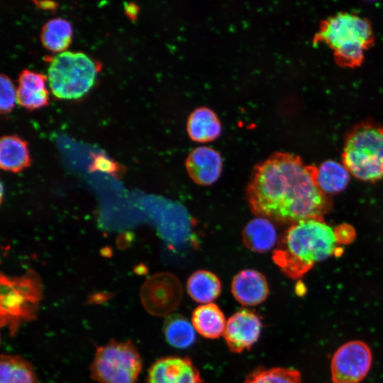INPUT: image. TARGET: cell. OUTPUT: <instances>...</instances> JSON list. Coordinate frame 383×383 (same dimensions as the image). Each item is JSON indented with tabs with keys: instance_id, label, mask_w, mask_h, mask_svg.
<instances>
[{
	"instance_id": "obj_1",
	"label": "cell",
	"mask_w": 383,
	"mask_h": 383,
	"mask_svg": "<svg viewBox=\"0 0 383 383\" xmlns=\"http://www.w3.org/2000/svg\"><path fill=\"white\" fill-rule=\"evenodd\" d=\"M317 167L298 155L277 152L257 164L250 174L245 196L257 216L291 225L309 219L323 220L331 203L319 188Z\"/></svg>"
},
{
	"instance_id": "obj_2",
	"label": "cell",
	"mask_w": 383,
	"mask_h": 383,
	"mask_svg": "<svg viewBox=\"0 0 383 383\" xmlns=\"http://www.w3.org/2000/svg\"><path fill=\"white\" fill-rule=\"evenodd\" d=\"M338 244L335 231L323 220H304L292 224L282 233L272 259L285 275L295 279L315 263L340 252Z\"/></svg>"
},
{
	"instance_id": "obj_3",
	"label": "cell",
	"mask_w": 383,
	"mask_h": 383,
	"mask_svg": "<svg viewBox=\"0 0 383 383\" xmlns=\"http://www.w3.org/2000/svg\"><path fill=\"white\" fill-rule=\"evenodd\" d=\"M374 40L372 27L367 18L340 12L321 23L313 43L327 45L339 66L354 68L363 62L365 52Z\"/></svg>"
},
{
	"instance_id": "obj_4",
	"label": "cell",
	"mask_w": 383,
	"mask_h": 383,
	"mask_svg": "<svg viewBox=\"0 0 383 383\" xmlns=\"http://www.w3.org/2000/svg\"><path fill=\"white\" fill-rule=\"evenodd\" d=\"M342 160L359 179H383V126L363 123L354 127L347 135Z\"/></svg>"
},
{
	"instance_id": "obj_5",
	"label": "cell",
	"mask_w": 383,
	"mask_h": 383,
	"mask_svg": "<svg viewBox=\"0 0 383 383\" xmlns=\"http://www.w3.org/2000/svg\"><path fill=\"white\" fill-rule=\"evenodd\" d=\"M99 69V63L84 52H60L50 59L49 87L58 99L80 98L93 86Z\"/></svg>"
},
{
	"instance_id": "obj_6",
	"label": "cell",
	"mask_w": 383,
	"mask_h": 383,
	"mask_svg": "<svg viewBox=\"0 0 383 383\" xmlns=\"http://www.w3.org/2000/svg\"><path fill=\"white\" fill-rule=\"evenodd\" d=\"M0 296L1 326H7L13 335L22 321L35 316L42 297L39 276L32 270L19 277L1 274Z\"/></svg>"
},
{
	"instance_id": "obj_7",
	"label": "cell",
	"mask_w": 383,
	"mask_h": 383,
	"mask_svg": "<svg viewBox=\"0 0 383 383\" xmlns=\"http://www.w3.org/2000/svg\"><path fill=\"white\" fill-rule=\"evenodd\" d=\"M141 369V357L131 341L111 340L97 348L90 370L99 383H136Z\"/></svg>"
},
{
	"instance_id": "obj_8",
	"label": "cell",
	"mask_w": 383,
	"mask_h": 383,
	"mask_svg": "<svg viewBox=\"0 0 383 383\" xmlns=\"http://www.w3.org/2000/svg\"><path fill=\"white\" fill-rule=\"evenodd\" d=\"M182 286L172 273L163 272L150 276L143 283L140 299L143 307L155 316H168L180 304Z\"/></svg>"
},
{
	"instance_id": "obj_9",
	"label": "cell",
	"mask_w": 383,
	"mask_h": 383,
	"mask_svg": "<svg viewBox=\"0 0 383 383\" xmlns=\"http://www.w3.org/2000/svg\"><path fill=\"white\" fill-rule=\"evenodd\" d=\"M369 346L361 340H350L340 346L331 362L333 383H360L372 365Z\"/></svg>"
},
{
	"instance_id": "obj_10",
	"label": "cell",
	"mask_w": 383,
	"mask_h": 383,
	"mask_svg": "<svg viewBox=\"0 0 383 383\" xmlns=\"http://www.w3.org/2000/svg\"><path fill=\"white\" fill-rule=\"evenodd\" d=\"M262 328L260 317L254 311L243 309L229 317L223 337L233 353L249 350L257 341Z\"/></svg>"
},
{
	"instance_id": "obj_11",
	"label": "cell",
	"mask_w": 383,
	"mask_h": 383,
	"mask_svg": "<svg viewBox=\"0 0 383 383\" xmlns=\"http://www.w3.org/2000/svg\"><path fill=\"white\" fill-rule=\"evenodd\" d=\"M147 383H203V379L190 358L169 356L151 365Z\"/></svg>"
},
{
	"instance_id": "obj_12",
	"label": "cell",
	"mask_w": 383,
	"mask_h": 383,
	"mask_svg": "<svg viewBox=\"0 0 383 383\" xmlns=\"http://www.w3.org/2000/svg\"><path fill=\"white\" fill-rule=\"evenodd\" d=\"M185 167L189 177L196 184L209 186L221 177L223 160L220 153L206 146L197 147L188 155Z\"/></svg>"
},
{
	"instance_id": "obj_13",
	"label": "cell",
	"mask_w": 383,
	"mask_h": 383,
	"mask_svg": "<svg viewBox=\"0 0 383 383\" xmlns=\"http://www.w3.org/2000/svg\"><path fill=\"white\" fill-rule=\"evenodd\" d=\"M231 292L240 304L253 306L262 304L269 294V285L265 276L254 269H245L233 278Z\"/></svg>"
},
{
	"instance_id": "obj_14",
	"label": "cell",
	"mask_w": 383,
	"mask_h": 383,
	"mask_svg": "<svg viewBox=\"0 0 383 383\" xmlns=\"http://www.w3.org/2000/svg\"><path fill=\"white\" fill-rule=\"evenodd\" d=\"M46 81L47 77L41 73L22 70L18 78L16 102L28 110L48 105L49 94L45 87Z\"/></svg>"
},
{
	"instance_id": "obj_15",
	"label": "cell",
	"mask_w": 383,
	"mask_h": 383,
	"mask_svg": "<svg viewBox=\"0 0 383 383\" xmlns=\"http://www.w3.org/2000/svg\"><path fill=\"white\" fill-rule=\"evenodd\" d=\"M243 245L248 250L258 253L270 250L277 240V231L272 222L264 217L257 216L249 221L242 231Z\"/></svg>"
},
{
	"instance_id": "obj_16",
	"label": "cell",
	"mask_w": 383,
	"mask_h": 383,
	"mask_svg": "<svg viewBox=\"0 0 383 383\" xmlns=\"http://www.w3.org/2000/svg\"><path fill=\"white\" fill-rule=\"evenodd\" d=\"M187 129L192 140L205 143L213 140L220 135L221 125L213 110L207 107H199L189 115Z\"/></svg>"
},
{
	"instance_id": "obj_17",
	"label": "cell",
	"mask_w": 383,
	"mask_h": 383,
	"mask_svg": "<svg viewBox=\"0 0 383 383\" xmlns=\"http://www.w3.org/2000/svg\"><path fill=\"white\" fill-rule=\"evenodd\" d=\"M31 162L27 143L16 135H2L0 139V167L17 173Z\"/></svg>"
},
{
	"instance_id": "obj_18",
	"label": "cell",
	"mask_w": 383,
	"mask_h": 383,
	"mask_svg": "<svg viewBox=\"0 0 383 383\" xmlns=\"http://www.w3.org/2000/svg\"><path fill=\"white\" fill-rule=\"evenodd\" d=\"M192 323L201 336L216 339L223 335L226 321L218 305L209 303L201 304L194 310Z\"/></svg>"
},
{
	"instance_id": "obj_19",
	"label": "cell",
	"mask_w": 383,
	"mask_h": 383,
	"mask_svg": "<svg viewBox=\"0 0 383 383\" xmlns=\"http://www.w3.org/2000/svg\"><path fill=\"white\" fill-rule=\"evenodd\" d=\"M221 287L218 277L206 270L194 272L187 282L189 295L201 304H209L216 299L221 294Z\"/></svg>"
},
{
	"instance_id": "obj_20",
	"label": "cell",
	"mask_w": 383,
	"mask_h": 383,
	"mask_svg": "<svg viewBox=\"0 0 383 383\" xmlns=\"http://www.w3.org/2000/svg\"><path fill=\"white\" fill-rule=\"evenodd\" d=\"M72 28L65 18H55L46 21L40 31V41L47 50L52 52L65 50L72 41Z\"/></svg>"
},
{
	"instance_id": "obj_21",
	"label": "cell",
	"mask_w": 383,
	"mask_h": 383,
	"mask_svg": "<svg viewBox=\"0 0 383 383\" xmlns=\"http://www.w3.org/2000/svg\"><path fill=\"white\" fill-rule=\"evenodd\" d=\"M346 167L336 161L326 160L317 167L316 179L324 194H336L348 185L350 174Z\"/></svg>"
},
{
	"instance_id": "obj_22",
	"label": "cell",
	"mask_w": 383,
	"mask_h": 383,
	"mask_svg": "<svg viewBox=\"0 0 383 383\" xmlns=\"http://www.w3.org/2000/svg\"><path fill=\"white\" fill-rule=\"evenodd\" d=\"M0 383H37V377L32 365L23 357L1 355Z\"/></svg>"
},
{
	"instance_id": "obj_23",
	"label": "cell",
	"mask_w": 383,
	"mask_h": 383,
	"mask_svg": "<svg viewBox=\"0 0 383 383\" xmlns=\"http://www.w3.org/2000/svg\"><path fill=\"white\" fill-rule=\"evenodd\" d=\"M164 334L167 343L177 348H187L195 341V329L185 317L179 314L167 316L164 323Z\"/></svg>"
},
{
	"instance_id": "obj_24",
	"label": "cell",
	"mask_w": 383,
	"mask_h": 383,
	"mask_svg": "<svg viewBox=\"0 0 383 383\" xmlns=\"http://www.w3.org/2000/svg\"><path fill=\"white\" fill-rule=\"evenodd\" d=\"M243 383H301L299 370L287 367H260L252 371Z\"/></svg>"
},
{
	"instance_id": "obj_25",
	"label": "cell",
	"mask_w": 383,
	"mask_h": 383,
	"mask_svg": "<svg viewBox=\"0 0 383 383\" xmlns=\"http://www.w3.org/2000/svg\"><path fill=\"white\" fill-rule=\"evenodd\" d=\"M91 163L88 167L90 172H102L116 179H120L124 174L125 167L104 153H91Z\"/></svg>"
},
{
	"instance_id": "obj_26",
	"label": "cell",
	"mask_w": 383,
	"mask_h": 383,
	"mask_svg": "<svg viewBox=\"0 0 383 383\" xmlns=\"http://www.w3.org/2000/svg\"><path fill=\"white\" fill-rule=\"evenodd\" d=\"M16 102V89L11 79L0 74V111L2 114L9 113Z\"/></svg>"
},
{
	"instance_id": "obj_27",
	"label": "cell",
	"mask_w": 383,
	"mask_h": 383,
	"mask_svg": "<svg viewBox=\"0 0 383 383\" xmlns=\"http://www.w3.org/2000/svg\"><path fill=\"white\" fill-rule=\"evenodd\" d=\"M336 236L339 244L346 243L351 241L353 238L354 232L350 226H340L335 230Z\"/></svg>"
},
{
	"instance_id": "obj_28",
	"label": "cell",
	"mask_w": 383,
	"mask_h": 383,
	"mask_svg": "<svg viewBox=\"0 0 383 383\" xmlns=\"http://www.w3.org/2000/svg\"><path fill=\"white\" fill-rule=\"evenodd\" d=\"M133 239L132 233L129 232L123 233L116 239V245L120 249H126L130 246Z\"/></svg>"
},
{
	"instance_id": "obj_29",
	"label": "cell",
	"mask_w": 383,
	"mask_h": 383,
	"mask_svg": "<svg viewBox=\"0 0 383 383\" xmlns=\"http://www.w3.org/2000/svg\"><path fill=\"white\" fill-rule=\"evenodd\" d=\"M124 10L126 15L130 20L135 21L136 19L139 12V7L134 2L125 3Z\"/></svg>"
},
{
	"instance_id": "obj_30",
	"label": "cell",
	"mask_w": 383,
	"mask_h": 383,
	"mask_svg": "<svg viewBox=\"0 0 383 383\" xmlns=\"http://www.w3.org/2000/svg\"><path fill=\"white\" fill-rule=\"evenodd\" d=\"M35 6L43 10L55 11L57 7V4L53 1H33Z\"/></svg>"
},
{
	"instance_id": "obj_31",
	"label": "cell",
	"mask_w": 383,
	"mask_h": 383,
	"mask_svg": "<svg viewBox=\"0 0 383 383\" xmlns=\"http://www.w3.org/2000/svg\"><path fill=\"white\" fill-rule=\"evenodd\" d=\"M111 254H112V251L108 247H106V248H103L102 250H101V255L103 256L110 257L111 255Z\"/></svg>"
},
{
	"instance_id": "obj_32",
	"label": "cell",
	"mask_w": 383,
	"mask_h": 383,
	"mask_svg": "<svg viewBox=\"0 0 383 383\" xmlns=\"http://www.w3.org/2000/svg\"><path fill=\"white\" fill-rule=\"evenodd\" d=\"M143 270H145V267L142 264H140L135 267L134 271L135 273L141 274L144 272Z\"/></svg>"
}]
</instances>
